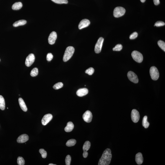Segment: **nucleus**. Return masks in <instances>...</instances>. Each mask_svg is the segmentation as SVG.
Returning <instances> with one entry per match:
<instances>
[{"mask_svg": "<svg viewBox=\"0 0 165 165\" xmlns=\"http://www.w3.org/2000/svg\"><path fill=\"white\" fill-rule=\"evenodd\" d=\"M90 22L87 19H84L80 21L79 24L78 28L79 29H81L85 28L88 27L90 24Z\"/></svg>", "mask_w": 165, "mask_h": 165, "instance_id": "13", "label": "nucleus"}, {"mask_svg": "<svg viewBox=\"0 0 165 165\" xmlns=\"http://www.w3.org/2000/svg\"><path fill=\"white\" fill-rule=\"evenodd\" d=\"M75 51V49L72 46L68 47L66 49L63 57V61L67 62L70 60L73 56Z\"/></svg>", "mask_w": 165, "mask_h": 165, "instance_id": "2", "label": "nucleus"}, {"mask_svg": "<svg viewBox=\"0 0 165 165\" xmlns=\"http://www.w3.org/2000/svg\"><path fill=\"white\" fill-rule=\"evenodd\" d=\"M128 78L130 81L136 83L138 82V79L137 75L134 72L131 71H129L127 74Z\"/></svg>", "mask_w": 165, "mask_h": 165, "instance_id": "8", "label": "nucleus"}, {"mask_svg": "<svg viewBox=\"0 0 165 165\" xmlns=\"http://www.w3.org/2000/svg\"><path fill=\"white\" fill-rule=\"evenodd\" d=\"M131 56L133 59L137 63H140L142 62L143 57L142 55L139 52L134 51L132 52Z\"/></svg>", "mask_w": 165, "mask_h": 165, "instance_id": "5", "label": "nucleus"}, {"mask_svg": "<svg viewBox=\"0 0 165 165\" xmlns=\"http://www.w3.org/2000/svg\"><path fill=\"white\" fill-rule=\"evenodd\" d=\"M94 69L92 67H90L86 70L85 73L89 75H92L94 72Z\"/></svg>", "mask_w": 165, "mask_h": 165, "instance_id": "31", "label": "nucleus"}, {"mask_svg": "<svg viewBox=\"0 0 165 165\" xmlns=\"http://www.w3.org/2000/svg\"><path fill=\"white\" fill-rule=\"evenodd\" d=\"M22 7V4L21 2H16L12 6V9L14 10H18L21 9Z\"/></svg>", "mask_w": 165, "mask_h": 165, "instance_id": "19", "label": "nucleus"}, {"mask_svg": "<svg viewBox=\"0 0 165 165\" xmlns=\"http://www.w3.org/2000/svg\"><path fill=\"white\" fill-rule=\"evenodd\" d=\"M17 163L19 165H24L25 164V161L22 157H19L17 159Z\"/></svg>", "mask_w": 165, "mask_h": 165, "instance_id": "28", "label": "nucleus"}, {"mask_svg": "<svg viewBox=\"0 0 165 165\" xmlns=\"http://www.w3.org/2000/svg\"><path fill=\"white\" fill-rule=\"evenodd\" d=\"M39 152L41 154L42 157L43 158H45L47 157V152L44 150V149H41L39 150Z\"/></svg>", "mask_w": 165, "mask_h": 165, "instance_id": "30", "label": "nucleus"}, {"mask_svg": "<svg viewBox=\"0 0 165 165\" xmlns=\"http://www.w3.org/2000/svg\"><path fill=\"white\" fill-rule=\"evenodd\" d=\"M28 139H29V137L27 134H22L18 137L17 139V141L19 143H24L28 141Z\"/></svg>", "mask_w": 165, "mask_h": 165, "instance_id": "14", "label": "nucleus"}, {"mask_svg": "<svg viewBox=\"0 0 165 165\" xmlns=\"http://www.w3.org/2000/svg\"><path fill=\"white\" fill-rule=\"evenodd\" d=\"M122 48L123 46L122 44H118L113 48V50L115 51H120L122 49Z\"/></svg>", "mask_w": 165, "mask_h": 165, "instance_id": "32", "label": "nucleus"}, {"mask_svg": "<svg viewBox=\"0 0 165 165\" xmlns=\"http://www.w3.org/2000/svg\"><path fill=\"white\" fill-rule=\"evenodd\" d=\"M74 127V125L72 122H68L65 128V131L66 132H71L73 130Z\"/></svg>", "mask_w": 165, "mask_h": 165, "instance_id": "18", "label": "nucleus"}, {"mask_svg": "<svg viewBox=\"0 0 165 165\" xmlns=\"http://www.w3.org/2000/svg\"><path fill=\"white\" fill-rule=\"evenodd\" d=\"M57 38L56 32L55 31H52L50 34L48 38L49 43L51 45L54 44Z\"/></svg>", "mask_w": 165, "mask_h": 165, "instance_id": "12", "label": "nucleus"}, {"mask_svg": "<svg viewBox=\"0 0 165 165\" xmlns=\"http://www.w3.org/2000/svg\"><path fill=\"white\" fill-rule=\"evenodd\" d=\"M63 86V84L62 82H59L55 84L53 88L55 90H58L62 88Z\"/></svg>", "mask_w": 165, "mask_h": 165, "instance_id": "27", "label": "nucleus"}, {"mask_svg": "<svg viewBox=\"0 0 165 165\" xmlns=\"http://www.w3.org/2000/svg\"><path fill=\"white\" fill-rule=\"evenodd\" d=\"M76 141L75 139H71L67 141L66 145L68 147L73 146L76 144Z\"/></svg>", "mask_w": 165, "mask_h": 165, "instance_id": "24", "label": "nucleus"}, {"mask_svg": "<svg viewBox=\"0 0 165 165\" xmlns=\"http://www.w3.org/2000/svg\"><path fill=\"white\" fill-rule=\"evenodd\" d=\"M131 118L134 123H136L138 122L140 119V115L139 112L135 109L132 110L131 113Z\"/></svg>", "mask_w": 165, "mask_h": 165, "instance_id": "7", "label": "nucleus"}, {"mask_svg": "<svg viewBox=\"0 0 165 165\" xmlns=\"http://www.w3.org/2000/svg\"><path fill=\"white\" fill-rule=\"evenodd\" d=\"M5 108V103L4 99L2 96L0 95V109L4 110Z\"/></svg>", "mask_w": 165, "mask_h": 165, "instance_id": "21", "label": "nucleus"}, {"mask_svg": "<svg viewBox=\"0 0 165 165\" xmlns=\"http://www.w3.org/2000/svg\"><path fill=\"white\" fill-rule=\"evenodd\" d=\"M49 165H56L53 164H49Z\"/></svg>", "mask_w": 165, "mask_h": 165, "instance_id": "40", "label": "nucleus"}, {"mask_svg": "<svg viewBox=\"0 0 165 165\" xmlns=\"http://www.w3.org/2000/svg\"><path fill=\"white\" fill-rule=\"evenodd\" d=\"M149 72L151 77L153 80H156L158 79L159 73L156 67L153 66L151 67Z\"/></svg>", "mask_w": 165, "mask_h": 165, "instance_id": "3", "label": "nucleus"}, {"mask_svg": "<svg viewBox=\"0 0 165 165\" xmlns=\"http://www.w3.org/2000/svg\"><path fill=\"white\" fill-rule=\"evenodd\" d=\"M71 157L70 155L67 156L65 159V162L66 165H70L71 164Z\"/></svg>", "mask_w": 165, "mask_h": 165, "instance_id": "33", "label": "nucleus"}, {"mask_svg": "<svg viewBox=\"0 0 165 165\" xmlns=\"http://www.w3.org/2000/svg\"><path fill=\"white\" fill-rule=\"evenodd\" d=\"M104 40V38L102 37L99 38L94 48V51L96 53H99L101 52Z\"/></svg>", "mask_w": 165, "mask_h": 165, "instance_id": "6", "label": "nucleus"}, {"mask_svg": "<svg viewBox=\"0 0 165 165\" xmlns=\"http://www.w3.org/2000/svg\"><path fill=\"white\" fill-rule=\"evenodd\" d=\"M142 125L145 128H148L149 126V124L147 121V117L146 116L143 117L142 121Z\"/></svg>", "mask_w": 165, "mask_h": 165, "instance_id": "22", "label": "nucleus"}, {"mask_svg": "<svg viewBox=\"0 0 165 165\" xmlns=\"http://www.w3.org/2000/svg\"><path fill=\"white\" fill-rule=\"evenodd\" d=\"M92 115L91 112L90 111H86L82 115V118L86 122L90 123L92 119Z\"/></svg>", "mask_w": 165, "mask_h": 165, "instance_id": "10", "label": "nucleus"}, {"mask_svg": "<svg viewBox=\"0 0 165 165\" xmlns=\"http://www.w3.org/2000/svg\"><path fill=\"white\" fill-rule=\"evenodd\" d=\"M138 36V34L137 32H134L130 35L129 38L131 39H134L137 37Z\"/></svg>", "mask_w": 165, "mask_h": 165, "instance_id": "35", "label": "nucleus"}, {"mask_svg": "<svg viewBox=\"0 0 165 165\" xmlns=\"http://www.w3.org/2000/svg\"><path fill=\"white\" fill-rule=\"evenodd\" d=\"M35 56L33 54L28 55L25 60V64L27 67H29L33 64L35 60Z\"/></svg>", "mask_w": 165, "mask_h": 165, "instance_id": "9", "label": "nucleus"}, {"mask_svg": "<svg viewBox=\"0 0 165 165\" xmlns=\"http://www.w3.org/2000/svg\"><path fill=\"white\" fill-rule=\"evenodd\" d=\"M27 23V21L25 20H19L15 22L13 24V26L15 27H17L19 26L24 25Z\"/></svg>", "mask_w": 165, "mask_h": 165, "instance_id": "20", "label": "nucleus"}, {"mask_svg": "<svg viewBox=\"0 0 165 165\" xmlns=\"http://www.w3.org/2000/svg\"><path fill=\"white\" fill-rule=\"evenodd\" d=\"M146 0H140L141 1L142 3H144Z\"/></svg>", "mask_w": 165, "mask_h": 165, "instance_id": "39", "label": "nucleus"}, {"mask_svg": "<svg viewBox=\"0 0 165 165\" xmlns=\"http://www.w3.org/2000/svg\"><path fill=\"white\" fill-rule=\"evenodd\" d=\"M54 2L58 4H67L68 3L67 0H51Z\"/></svg>", "mask_w": 165, "mask_h": 165, "instance_id": "29", "label": "nucleus"}, {"mask_svg": "<svg viewBox=\"0 0 165 165\" xmlns=\"http://www.w3.org/2000/svg\"><path fill=\"white\" fill-rule=\"evenodd\" d=\"M19 105H20V107L21 108V109L24 112H26L27 110V106L25 103V102L21 98H19Z\"/></svg>", "mask_w": 165, "mask_h": 165, "instance_id": "17", "label": "nucleus"}, {"mask_svg": "<svg viewBox=\"0 0 165 165\" xmlns=\"http://www.w3.org/2000/svg\"><path fill=\"white\" fill-rule=\"evenodd\" d=\"M157 43L159 46L165 52V43L164 42L161 40H160Z\"/></svg>", "mask_w": 165, "mask_h": 165, "instance_id": "26", "label": "nucleus"}, {"mask_svg": "<svg viewBox=\"0 0 165 165\" xmlns=\"http://www.w3.org/2000/svg\"><path fill=\"white\" fill-rule=\"evenodd\" d=\"M153 2L156 5H157L160 4L159 0H153Z\"/></svg>", "mask_w": 165, "mask_h": 165, "instance_id": "38", "label": "nucleus"}, {"mask_svg": "<svg viewBox=\"0 0 165 165\" xmlns=\"http://www.w3.org/2000/svg\"><path fill=\"white\" fill-rule=\"evenodd\" d=\"M126 10L122 7H117L115 8L114 11V15L115 18L122 17L125 15Z\"/></svg>", "mask_w": 165, "mask_h": 165, "instance_id": "4", "label": "nucleus"}, {"mask_svg": "<svg viewBox=\"0 0 165 165\" xmlns=\"http://www.w3.org/2000/svg\"><path fill=\"white\" fill-rule=\"evenodd\" d=\"M88 89L86 88L79 89L76 92V94L78 96L82 97L86 95L88 93Z\"/></svg>", "mask_w": 165, "mask_h": 165, "instance_id": "15", "label": "nucleus"}, {"mask_svg": "<svg viewBox=\"0 0 165 165\" xmlns=\"http://www.w3.org/2000/svg\"><path fill=\"white\" fill-rule=\"evenodd\" d=\"M135 160L137 164H141L143 161V158L142 153H137L135 156Z\"/></svg>", "mask_w": 165, "mask_h": 165, "instance_id": "16", "label": "nucleus"}, {"mask_svg": "<svg viewBox=\"0 0 165 165\" xmlns=\"http://www.w3.org/2000/svg\"><path fill=\"white\" fill-rule=\"evenodd\" d=\"M53 116L51 114H47L45 115L42 120L41 122L43 125H46L51 121Z\"/></svg>", "mask_w": 165, "mask_h": 165, "instance_id": "11", "label": "nucleus"}, {"mask_svg": "<svg viewBox=\"0 0 165 165\" xmlns=\"http://www.w3.org/2000/svg\"><path fill=\"white\" fill-rule=\"evenodd\" d=\"M112 157L111 151L110 149H106L104 151L100 159L98 165H110Z\"/></svg>", "mask_w": 165, "mask_h": 165, "instance_id": "1", "label": "nucleus"}, {"mask_svg": "<svg viewBox=\"0 0 165 165\" xmlns=\"http://www.w3.org/2000/svg\"></svg>", "mask_w": 165, "mask_h": 165, "instance_id": "41", "label": "nucleus"}, {"mask_svg": "<svg viewBox=\"0 0 165 165\" xmlns=\"http://www.w3.org/2000/svg\"><path fill=\"white\" fill-rule=\"evenodd\" d=\"M165 24V22L163 21H158L156 22L154 26H156L157 27H160V26H164Z\"/></svg>", "mask_w": 165, "mask_h": 165, "instance_id": "34", "label": "nucleus"}, {"mask_svg": "<svg viewBox=\"0 0 165 165\" xmlns=\"http://www.w3.org/2000/svg\"><path fill=\"white\" fill-rule=\"evenodd\" d=\"M38 74V69L37 68H33L30 73V75L32 77L36 76Z\"/></svg>", "mask_w": 165, "mask_h": 165, "instance_id": "25", "label": "nucleus"}, {"mask_svg": "<svg viewBox=\"0 0 165 165\" xmlns=\"http://www.w3.org/2000/svg\"><path fill=\"white\" fill-rule=\"evenodd\" d=\"M82 155H83V157L86 158L87 157V156L88 155V153L87 151H83Z\"/></svg>", "mask_w": 165, "mask_h": 165, "instance_id": "37", "label": "nucleus"}, {"mask_svg": "<svg viewBox=\"0 0 165 165\" xmlns=\"http://www.w3.org/2000/svg\"><path fill=\"white\" fill-rule=\"evenodd\" d=\"M90 143L89 141H86L83 144L82 149L83 151H87L90 148Z\"/></svg>", "mask_w": 165, "mask_h": 165, "instance_id": "23", "label": "nucleus"}, {"mask_svg": "<svg viewBox=\"0 0 165 165\" xmlns=\"http://www.w3.org/2000/svg\"><path fill=\"white\" fill-rule=\"evenodd\" d=\"M53 57V55L51 53H49L47 55V60L49 61H50L52 59Z\"/></svg>", "mask_w": 165, "mask_h": 165, "instance_id": "36", "label": "nucleus"}]
</instances>
